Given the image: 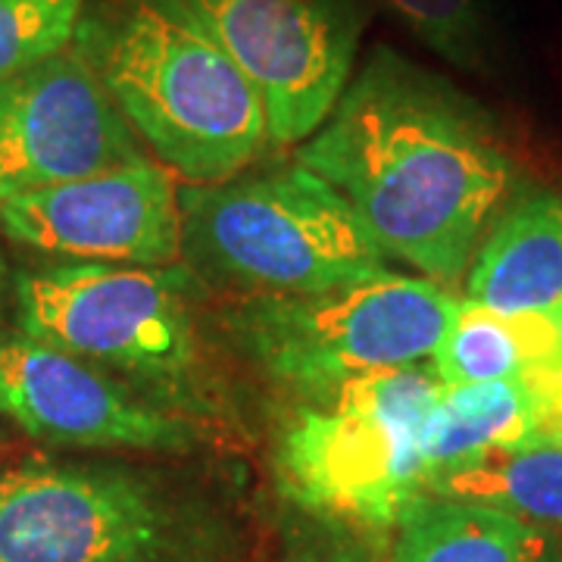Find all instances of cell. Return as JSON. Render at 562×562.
Segmentation results:
<instances>
[{
	"label": "cell",
	"mask_w": 562,
	"mask_h": 562,
	"mask_svg": "<svg viewBox=\"0 0 562 562\" xmlns=\"http://www.w3.org/2000/svg\"><path fill=\"white\" fill-rule=\"evenodd\" d=\"M0 279H3V269H0Z\"/></svg>",
	"instance_id": "ffe728a7"
},
{
	"label": "cell",
	"mask_w": 562,
	"mask_h": 562,
	"mask_svg": "<svg viewBox=\"0 0 562 562\" xmlns=\"http://www.w3.org/2000/svg\"><path fill=\"white\" fill-rule=\"evenodd\" d=\"M391 562H560V553L538 525L425 494L394 528Z\"/></svg>",
	"instance_id": "4fadbf2b"
},
{
	"label": "cell",
	"mask_w": 562,
	"mask_h": 562,
	"mask_svg": "<svg viewBox=\"0 0 562 562\" xmlns=\"http://www.w3.org/2000/svg\"><path fill=\"white\" fill-rule=\"evenodd\" d=\"M441 387L419 362L362 375L297 409L276 453L281 491L328 519L397 528L425 497V422Z\"/></svg>",
	"instance_id": "5b68a950"
},
{
	"label": "cell",
	"mask_w": 562,
	"mask_h": 562,
	"mask_svg": "<svg viewBox=\"0 0 562 562\" xmlns=\"http://www.w3.org/2000/svg\"><path fill=\"white\" fill-rule=\"evenodd\" d=\"M538 435L528 379L443 384L425 422V491L447 472Z\"/></svg>",
	"instance_id": "5bb4252c"
},
{
	"label": "cell",
	"mask_w": 562,
	"mask_h": 562,
	"mask_svg": "<svg viewBox=\"0 0 562 562\" xmlns=\"http://www.w3.org/2000/svg\"><path fill=\"white\" fill-rule=\"evenodd\" d=\"M0 562H238V531L157 472L29 457L0 472Z\"/></svg>",
	"instance_id": "3957f363"
},
{
	"label": "cell",
	"mask_w": 562,
	"mask_h": 562,
	"mask_svg": "<svg viewBox=\"0 0 562 562\" xmlns=\"http://www.w3.org/2000/svg\"><path fill=\"white\" fill-rule=\"evenodd\" d=\"M538 406V438L562 443V362L528 379Z\"/></svg>",
	"instance_id": "d6986e66"
},
{
	"label": "cell",
	"mask_w": 562,
	"mask_h": 562,
	"mask_svg": "<svg viewBox=\"0 0 562 562\" xmlns=\"http://www.w3.org/2000/svg\"><path fill=\"white\" fill-rule=\"evenodd\" d=\"M560 562H562V553H560Z\"/></svg>",
	"instance_id": "44dd1931"
},
{
	"label": "cell",
	"mask_w": 562,
	"mask_h": 562,
	"mask_svg": "<svg viewBox=\"0 0 562 562\" xmlns=\"http://www.w3.org/2000/svg\"><path fill=\"white\" fill-rule=\"evenodd\" d=\"M76 47L150 157L194 184L241 176L272 144L257 88L184 0H110Z\"/></svg>",
	"instance_id": "7a4b0ae2"
},
{
	"label": "cell",
	"mask_w": 562,
	"mask_h": 562,
	"mask_svg": "<svg viewBox=\"0 0 562 562\" xmlns=\"http://www.w3.org/2000/svg\"><path fill=\"white\" fill-rule=\"evenodd\" d=\"M425 494L491 506L538 528H562V443L535 435L447 472Z\"/></svg>",
	"instance_id": "2e32d148"
},
{
	"label": "cell",
	"mask_w": 562,
	"mask_h": 562,
	"mask_svg": "<svg viewBox=\"0 0 562 562\" xmlns=\"http://www.w3.org/2000/svg\"><path fill=\"white\" fill-rule=\"evenodd\" d=\"M465 301L562 325V198L513 203L469 262Z\"/></svg>",
	"instance_id": "7c38bea8"
},
{
	"label": "cell",
	"mask_w": 562,
	"mask_h": 562,
	"mask_svg": "<svg viewBox=\"0 0 562 562\" xmlns=\"http://www.w3.org/2000/svg\"><path fill=\"white\" fill-rule=\"evenodd\" d=\"M294 160L325 179L384 260L453 284L513 188V160L453 85L379 47Z\"/></svg>",
	"instance_id": "6da1fadb"
},
{
	"label": "cell",
	"mask_w": 562,
	"mask_h": 562,
	"mask_svg": "<svg viewBox=\"0 0 562 562\" xmlns=\"http://www.w3.org/2000/svg\"><path fill=\"white\" fill-rule=\"evenodd\" d=\"M179 266L60 262L16 281L20 335L94 366L150 379L198 360L191 279Z\"/></svg>",
	"instance_id": "52a82bcc"
},
{
	"label": "cell",
	"mask_w": 562,
	"mask_h": 562,
	"mask_svg": "<svg viewBox=\"0 0 562 562\" xmlns=\"http://www.w3.org/2000/svg\"><path fill=\"white\" fill-rule=\"evenodd\" d=\"M409 35L460 69L487 60V16L482 0H382Z\"/></svg>",
	"instance_id": "ac0fdd59"
},
{
	"label": "cell",
	"mask_w": 562,
	"mask_h": 562,
	"mask_svg": "<svg viewBox=\"0 0 562 562\" xmlns=\"http://www.w3.org/2000/svg\"><path fill=\"white\" fill-rule=\"evenodd\" d=\"M179 203L181 257L254 297L319 294L391 272L350 203L297 160L188 184Z\"/></svg>",
	"instance_id": "277c9868"
},
{
	"label": "cell",
	"mask_w": 562,
	"mask_h": 562,
	"mask_svg": "<svg viewBox=\"0 0 562 562\" xmlns=\"http://www.w3.org/2000/svg\"><path fill=\"white\" fill-rule=\"evenodd\" d=\"M0 228L38 254L120 266L181 260L179 184L157 157L0 201Z\"/></svg>",
	"instance_id": "30bf717a"
},
{
	"label": "cell",
	"mask_w": 562,
	"mask_h": 562,
	"mask_svg": "<svg viewBox=\"0 0 562 562\" xmlns=\"http://www.w3.org/2000/svg\"><path fill=\"white\" fill-rule=\"evenodd\" d=\"M0 416L57 447L184 453L198 443L188 422L138 401L94 362L25 335L0 341Z\"/></svg>",
	"instance_id": "8fae6325"
},
{
	"label": "cell",
	"mask_w": 562,
	"mask_h": 562,
	"mask_svg": "<svg viewBox=\"0 0 562 562\" xmlns=\"http://www.w3.org/2000/svg\"><path fill=\"white\" fill-rule=\"evenodd\" d=\"M76 41L0 81V201L144 157Z\"/></svg>",
	"instance_id": "9c48e42d"
},
{
	"label": "cell",
	"mask_w": 562,
	"mask_h": 562,
	"mask_svg": "<svg viewBox=\"0 0 562 562\" xmlns=\"http://www.w3.org/2000/svg\"><path fill=\"white\" fill-rule=\"evenodd\" d=\"M260 94L269 138H310L353 76L360 16L353 0H184Z\"/></svg>",
	"instance_id": "ba28073f"
},
{
	"label": "cell",
	"mask_w": 562,
	"mask_h": 562,
	"mask_svg": "<svg viewBox=\"0 0 562 562\" xmlns=\"http://www.w3.org/2000/svg\"><path fill=\"white\" fill-rule=\"evenodd\" d=\"M560 362V322L525 313H497L465 297L438 350L431 353V369L441 384L531 379Z\"/></svg>",
	"instance_id": "9a60e30c"
},
{
	"label": "cell",
	"mask_w": 562,
	"mask_h": 562,
	"mask_svg": "<svg viewBox=\"0 0 562 562\" xmlns=\"http://www.w3.org/2000/svg\"><path fill=\"white\" fill-rule=\"evenodd\" d=\"M85 0H0V81L66 50Z\"/></svg>",
	"instance_id": "e0dca14e"
},
{
	"label": "cell",
	"mask_w": 562,
	"mask_h": 562,
	"mask_svg": "<svg viewBox=\"0 0 562 562\" xmlns=\"http://www.w3.org/2000/svg\"><path fill=\"white\" fill-rule=\"evenodd\" d=\"M457 310L441 281L384 272L319 294L250 297L232 331L269 379L316 403L362 375L431 360Z\"/></svg>",
	"instance_id": "8992f818"
}]
</instances>
